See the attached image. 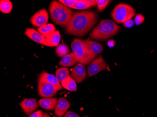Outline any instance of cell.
I'll return each mask as SVG.
<instances>
[{"label": "cell", "mask_w": 157, "mask_h": 117, "mask_svg": "<svg viewBox=\"0 0 157 117\" xmlns=\"http://www.w3.org/2000/svg\"><path fill=\"white\" fill-rule=\"evenodd\" d=\"M98 20V13L85 10L74 13L65 31L69 35L82 37L95 26Z\"/></svg>", "instance_id": "1"}, {"label": "cell", "mask_w": 157, "mask_h": 117, "mask_svg": "<svg viewBox=\"0 0 157 117\" xmlns=\"http://www.w3.org/2000/svg\"><path fill=\"white\" fill-rule=\"evenodd\" d=\"M52 21L57 25L66 28L74 13L70 8L57 1H53L49 6Z\"/></svg>", "instance_id": "2"}, {"label": "cell", "mask_w": 157, "mask_h": 117, "mask_svg": "<svg viewBox=\"0 0 157 117\" xmlns=\"http://www.w3.org/2000/svg\"><path fill=\"white\" fill-rule=\"evenodd\" d=\"M120 29L121 27L112 20L104 19L91 31L90 37L97 41H105L117 34Z\"/></svg>", "instance_id": "3"}, {"label": "cell", "mask_w": 157, "mask_h": 117, "mask_svg": "<svg viewBox=\"0 0 157 117\" xmlns=\"http://www.w3.org/2000/svg\"><path fill=\"white\" fill-rule=\"evenodd\" d=\"M71 47L73 52L76 56L78 63L84 66L90 64L98 56L91 53L83 39L75 38L71 43Z\"/></svg>", "instance_id": "4"}, {"label": "cell", "mask_w": 157, "mask_h": 117, "mask_svg": "<svg viewBox=\"0 0 157 117\" xmlns=\"http://www.w3.org/2000/svg\"><path fill=\"white\" fill-rule=\"evenodd\" d=\"M136 14V10L132 6L124 3H119L115 6L111 16L117 23H124L132 19Z\"/></svg>", "instance_id": "5"}, {"label": "cell", "mask_w": 157, "mask_h": 117, "mask_svg": "<svg viewBox=\"0 0 157 117\" xmlns=\"http://www.w3.org/2000/svg\"><path fill=\"white\" fill-rule=\"evenodd\" d=\"M52 84L46 81L39 75L38 78V92L40 96L44 98H52L59 91Z\"/></svg>", "instance_id": "6"}, {"label": "cell", "mask_w": 157, "mask_h": 117, "mask_svg": "<svg viewBox=\"0 0 157 117\" xmlns=\"http://www.w3.org/2000/svg\"><path fill=\"white\" fill-rule=\"evenodd\" d=\"M107 66L106 61L102 56L96 58L93 60L88 67V74L89 77L94 76L105 70Z\"/></svg>", "instance_id": "7"}, {"label": "cell", "mask_w": 157, "mask_h": 117, "mask_svg": "<svg viewBox=\"0 0 157 117\" xmlns=\"http://www.w3.org/2000/svg\"><path fill=\"white\" fill-rule=\"evenodd\" d=\"M48 19L49 17L47 10L43 9L36 12L32 16L30 21L33 25L40 28L47 24Z\"/></svg>", "instance_id": "8"}, {"label": "cell", "mask_w": 157, "mask_h": 117, "mask_svg": "<svg viewBox=\"0 0 157 117\" xmlns=\"http://www.w3.org/2000/svg\"><path fill=\"white\" fill-rule=\"evenodd\" d=\"M87 75V72L84 65L80 63L75 66L71 72V77L78 84L83 81Z\"/></svg>", "instance_id": "9"}, {"label": "cell", "mask_w": 157, "mask_h": 117, "mask_svg": "<svg viewBox=\"0 0 157 117\" xmlns=\"http://www.w3.org/2000/svg\"><path fill=\"white\" fill-rule=\"evenodd\" d=\"M24 113L30 116L35 112L39 107L38 103L35 98H25L19 104Z\"/></svg>", "instance_id": "10"}, {"label": "cell", "mask_w": 157, "mask_h": 117, "mask_svg": "<svg viewBox=\"0 0 157 117\" xmlns=\"http://www.w3.org/2000/svg\"><path fill=\"white\" fill-rule=\"evenodd\" d=\"M25 35L32 40L40 44L48 46L46 37L42 34L33 28H27L25 31Z\"/></svg>", "instance_id": "11"}, {"label": "cell", "mask_w": 157, "mask_h": 117, "mask_svg": "<svg viewBox=\"0 0 157 117\" xmlns=\"http://www.w3.org/2000/svg\"><path fill=\"white\" fill-rule=\"evenodd\" d=\"M71 106V104L64 97L59 98L55 109V114L57 117H63Z\"/></svg>", "instance_id": "12"}, {"label": "cell", "mask_w": 157, "mask_h": 117, "mask_svg": "<svg viewBox=\"0 0 157 117\" xmlns=\"http://www.w3.org/2000/svg\"><path fill=\"white\" fill-rule=\"evenodd\" d=\"M58 98L56 97L44 98L40 99L38 101L39 106L47 110H55L58 103Z\"/></svg>", "instance_id": "13"}, {"label": "cell", "mask_w": 157, "mask_h": 117, "mask_svg": "<svg viewBox=\"0 0 157 117\" xmlns=\"http://www.w3.org/2000/svg\"><path fill=\"white\" fill-rule=\"evenodd\" d=\"M84 41L87 48L93 54L98 55L103 52L104 47L99 43L88 39L84 40Z\"/></svg>", "instance_id": "14"}, {"label": "cell", "mask_w": 157, "mask_h": 117, "mask_svg": "<svg viewBox=\"0 0 157 117\" xmlns=\"http://www.w3.org/2000/svg\"><path fill=\"white\" fill-rule=\"evenodd\" d=\"M46 39L49 47L57 46L59 44L60 41V33L59 31H56L54 32L47 36Z\"/></svg>", "instance_id": "15"}, {"label": "cell", "mask_w": 157, "mask_h": 117, "mask_svg": "<svg viewBox=\"0 0 157 117\" xmlns=\"http://www.w3.org/2000/svg\"><path fill=\"white\" fill-rule=\"evenodd\" d=\"M78 63L76 56L74 53H70L62 58L59 65L63 67H71Z\"/></svg>", "instance_id": "16"}, {"label": "cell", "mask_w": 157, "mask_h": 117, "mask_svg": "<svg viewBox=\"0 0 157 117\" xmlns=\"http://www.w3.org/2000/svg\"><path fill=\"white\" fill-rule=\"evenodd\" d=\"M40 75L42 76L48 82L52 84L55 87H56V88L58 89L59 90H61L63 88L62 86L61 83H60L56 76L55 75L46 72H42Z\"/></svg>", "instance_id": "17"}, {"label": "cell", "mask_w": 157, "mask_h": 117, "mask_svg": "<svg viewBox=\"0 0 157 117\" xmlns=\"http://www.w3.org/2000/svg\"><path fill=\"white\" fill-rule=\"evenodd\" d=\"M97 5V1L95 0H78V2L73 9L83 10L90 8V7H95Z\"/></svg>", "instance_id": "18"}, {"label": "cell", "mask_w": 157, "mask_h": 117, "mask_svg": "<svg viewBox=\"0 0 157 117\" xmlns=\"http://www.w3.org/2000/svg\"><path fill=\"white\" fill-rule=\"evenodd\" d=\"M55 74L56 78L61 82L71 76L70 75L69 68L67 67L58 68L56 71Z\"/></svg>", "instance_id": "19"}, {"label": "cell", "mask_w": 157, "mask_h": 117, "mask_svg": "<svg viewBox=\"0 0 157 117\" xmlns=\"http://www.w3.org/2000/svg\"><path fill=\"white\" fill-rule=\"evenodd\" d=\"M63 88L70 91H76L77 90L76 82L75 80L70 76L61 82Z\"/></svg>", "instance_id": "20"}, {"label": "cell", "mask_w": 157, "mask_h": 117, "mask_svg": "<svg viewBox=\"0 0 157 117\" xmlns=\"http://www.w3.org/2000/svg\"><path fill=\"white\" fill-rule=\"evenodd\" d=\"M69 52L70 49L68 46L64 43H61L56 47V54L61 58H63L64 56L68 54Z\"/></svg>", "instance_id": "21"}, {"label": "cell", "mask_w": 157, "mask_h": 117, "mask_svg": "<svg viewBox=\"0 0 157 117\" xmlns=\"http://www.w3.org/2000/svg\"><path fill=\"white\" fill-rule=\"evenodd\" d=\"M38 31L44 36L45 37L49 34L56 31V29L53 24H48L37 29Z\"/></svg>", "instance_id": "22"}, {"label": "cell", "mask_w": 157, "mask_h": 117, "mask_svg": "<svg viewBox=\"0 0 157 117\" xmlns=\"http://www.w3.org/2000/svg\"><path fill=\"white\" fill-rule=\"evenodd\" d=\"M12 9V4L9 0H1L0 1V10L5 14H8Z\"/></svg>", "instance_id": "23"}, {"label": "cell", "mask_w": 157, "mask_h": 117, "mask_svg": "<svg viewBox=\"0 0 157 117\" xmlns=\"http://www.w3.org/2000/svg\"><path fill=\"white\" fill-rule=\"evenodd\" d=\"M111 1L108 0H97V4L98 10L99 12L104 11L106 8L111 3Z\"/></svg>", "instance_id": "24"}, {"label": "cell", "mask_w": 157, "mask_h": 117, "mask_svg": "<svg viewBox=\"0 0 157 117\" xmlns=\"http://www.w3.org/2000/svg\"><path fill=\"white\" fill-rule=\"evenodd\" d=\"M60 2L68 8L73 9L78 2V0H60Z\"/></svg>", "instance_id": "25"}, {"label": "cell", "mask_w": 157, "mask_h": 117, "mask_svg": "<svg viewBox=\"0 0 157 117\" xmlns=\"http://www.w3.org/2000/svg\"><path fill=\"white\" fill-rule=\"evenodd\" d=\"M145 17L142 14H137L135 17L134 23L137 25H140L144 22Z\"/></svg>", "instance_id": "26"}, {"label": "cell", "mask_w": 157, "mask_h": 117, "mask_svg": "<svg viewBox=\"0 0 157 117\" xmlns=\"http://www.w3.org/2000/svg\"><path fill=\"white\" fill-rule=\"evenodd\" d=\"M63 117H80V116L75 112L69 111L66 112V114Z\"/></svg>", "instance_id": "27"}, {"label": "cell", "mask_w": 157, "mask_h": 117, "mask_svg": "<svg viewBox=\"0 0 157 117\" xmlns=\"http://www.w3.org/2000/svg\"><path fill=\"white\" fill-rule=\"evenodd\" d=\"M134 24V21L132 20V19L130 20H128V21H126L125 23L123 24V25L127 28H130L131 27H133V25Z\"/></svg>", "instance_id": "28"}, {"label": "cell", "mask_w": 157, "mask_h": 117, "mask_svg": "<svg viewBox=\"0 0 157 117\" xmlns=\"http://www.w3.org/2000/svg\"><path fill=\"white\" fill-rule=\"evenodd\" d=\"M43 113L44 112L42 111L38 110L31 114L29 117H41Z\"/></svg>", "instance_id": "29"}, {"label": "cell", "mask_w": 157, "mask_h": 117, "mask_svg": "<svg viewBox=\"0 0 157 117\" xmlns=\"http://www.w3.org/2000/svg\"><path fill=\"white\" fill-rule=\"evenodd\" d=\"M41 117H51V116L48 113H46V112H44H44L42 116H41Z\"/></svg>", "instance_id": "30"}, {"label": "cell", "mask_w": 157, "mask_h": 117, "mask_svg": "<svg viewBox=\"0 0 157 117\" xmlns=\"http://www.w3.org/2000/svg\"><path fill=\"white\" fill-rule=\"evenodd\" d=\"M87 117V116H85V117Z\"/></svg>", "instance_id": "31"}]
</instances>
